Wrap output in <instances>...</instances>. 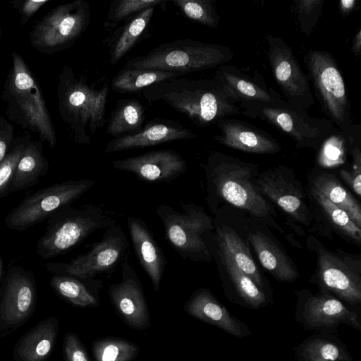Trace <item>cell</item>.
Listing matches in <instances>:
<instances>
[{"instance_id": "cell-40", "label": "cell", "mask_w": 361, "mask_h": 361, "mask_svg": "<svg viewBox=\"0 0 361 361\" xmlns=\"http://www.w3.org/2000/svg\"><path fill=\"white\" fill-rule=\"evenodd\" d=\"M165 3L163 0H114L108 10L104 27L106 30L114 29L119 23L132 16L151 7H157Z\"/></svg>"}, {"instance_id": "cell-3", "label": "cell", "mask_w": 361, "mask_h": 361, "mask_svg": "<svg viewBox=\"0 0 361 361\" xmlns=\"http://www.w3.org/2000/svg\"><path fill=\"white\" fill-rule=\"evenodd\" d=\"M11 58L1 94L7 106L6 118L22 130L35 133L54 148L56 134L37 78L18 53L13 51Z\"/></svg>"}, {"instance_id": "cell-33", "label": "cell", "mask_w": 361, "mask_h": 361, "mask_svg": "<svg viewBox=\"0 0 361 361\" xmlns=\"http://www.w3.org/2000/svg\"><path fill=\"white\" fill-rule=\"evenodd\" d=\"M42 141L28 139L18 161L11 182V188L24 190L38 181L48 169V163L42 153Z\"/></svg>"}, {"instance_id": "cell-6", "label": "cell", "mask_w": 361, "mask_h": 361, "mask_svg": "<svg viewBox=\"0 0 361 361\" xmlns=\"http://www.w3.org/2000/svg\"><path fill=\"white\" fill-rule=\"evenodd\" d=\"M117 223L115 212L102 203L63 208L57 212L39 240L37 252L44 259L53 258L75 247L94 231Z\"/></svg>"}, {"instance_id": "cell-21", "label": "cell", "mask_w": 361, "mask_h": 361, "mask_svg": "<svg viewBox=\"0 0 361 361\" xmlns=\"http://www.w3.org/2000/svg\"><path fill=\"white\" fill-rule=\"evenodd\" d=\"M195 137V133L179 122L155 118L148 121L136 133L114 137L109 140L106 145L104 153L144 148L177 140H190Z\"/></svg>"}, {"instance_id": "cell-31", "label": "cell", "mask_w": 361, "mask_h": 361, "mask_svg": "<svg viewBox=\"0 0 361 361\" xmlns=\"http://www.w3.org/2000/svg\"><path fill=\"white\" fill-rule=\"evenodd\" d=\"M309 185L344 211L350 219L361 228L360 202L335 175L328 172L319 173L310 179Z\"/></svg>"}, {"instance_id": "cell-25", "label": "cell", "mask_w": 361, "mask_h": 361, "mask_svg": "<svg viewBox=\"0 0 361 361\" xmlns=\"http://www.w3.org/2000/svg\"><path fill=\"white\" fill-rule=\"evenodd\" d=\"M214 229L209 240L224 251L233 263L247 275L261 290L267 293L268 286L257 266L247 243L238 233L216 219Z\"/></svg>"}, {"instance_id": "cell-14", "label": "cell", "mask_w": 361, "mask_h": 361, "mask_svg": "<svg viewBox=\"0 0 361 361\" xmlns=\"http://www.w3.org/2000/svg\"><path fill=\"white\" fill-rule=\"evenodd\" d=\"M257 185L262 195L286 214L289 223L311 225L314 216L306 191L292 169L280 165L259 173Z\"/></svg>"}, {"instance_id": "cell-10", "label": "cell", "mask_w": 361, "mask_h": 361, "mask_svg": "<svg viewBox=\"0 0 361 361\" xmlns=\"http://www.w3.org/2000/svg\"><path fill=\"white\" fill-rule=\"evenodd\" d=\"M303 60L322 110L341 133L347 132L353 126L351 105L335 59L327 51L310 49Z\"/></svg>"}, {"instance_id": "cell-15", "label": "cell", "mask_w": 361, "mask_h": 361, "mask_svg": "<svg viewBox=\"0 0 361 361\" xmlns=\"http://www.w3.org/2000/svg\"><path fill=\"white\" fill-rule=\"evenodd\" d=\"M267 56L274 80L291 106L304 110L314 102L307 74L284 39L271 34L266 35Z\"/></svg>"}, {"instance_id": "cell-28", "label": "cell", "mask_w": 361, "mask_h": 361, "mask_svg": "<svg viewBox=\"0 0 361 361\" xmlns=\"http://www.w3.org/2000/svg\"><path fill=\"white\" fill-rule=\"evenodd\" d=\"M34 300L35 289L32 281L19 272L11 274L2 302V319L8 324L21 322L30 313Z\"/></svg>"}, {"instance_id": "cell-44", "label": "cell", "mask_w": 361, "mask_h": 361, "mask_svg": "<svg viewBox=\"0 0 361 361\" xmlns=\"http://www.w3.org/2000/svg\"><path fill=\"white\" fill-rule=\"evenodd\" d=\"M64 351L66 361H90L88 355L78 337L68 334L66 336Z\"/></svg>"}, {"instance_id": "cell-4", "label": "cell", "mask_w": 361, "mask_h": 361, "mask_svg": "<svg viewBox=\"0 0 361 361\" xmlns=\"http://www.w3.org/2000/svg\"><path fill=\"white\" fill-rule=\"evenodd\" d=\"M109 86L90 85L85 75L77 76L64 66L58 76L57 99L59 115L73 140L88 145L91 137L104 126Z\"/></svg>"}, {"instance_id": "cell-12", "label": "cell", "mask_w": 361, "mask_h": 361, "mask_svg": "<svg viewBox=\"0 0 361 361\" xmlns=\"http://www.w3.org/2000/svg\"><path fill=\"white\" fill-rule=\"evenodd\" d=\"M94 184L91 179L71 180L33 192L6 216L5 224L12 230H24L69 207Z\"/></svg>"}, {"instance_id": "cell-1", "label": "cell", "mask_w": 361, "mask_h": 361, "mask_svg": "<svg viewBox=\"0 0 361 361\" xmlns=\"http://www.w3.org/2000/svg\"><path fill=\"white\" fill-rule=\"evenodd\" d=\"M203 168L207 185L206 202L213 214H216L220 203L226 202L247 212L262 226L286 235L276 221L274 206L262 195L257 185L259 164L214 151Z\"/></svg>"}, {"instance_id": "cell-47", "label": "cell", "mask_w": 361, "mask_h": 361, "mask_svg": "<svg viewBox=\"0 0 361 361\" xmlns=\"http://www.w3.org/2000/svg\"><path fill=\"white\" fill-rule=\"evenodd\" d=\"M356 0H341L339 1V11L343 18H345L353 11L357 4Z\"/></svg>"}, {"instance_id": "cell-29", "label": "cell", "mask_w": 361, "mask_h": 361, "mask_svg": "<svg viewBox=\"0 0 361 361\" xmlns=\"http://www.w3.org/2000/svg\"><path fill=\"white\" fill-rule=\"evenodd\" d=\"M313 216L322 215L323 219L338 234L345 240L361 245V228L348 215L323 194L309 185L305 190Z\"/></svg>"}, {"instance_id": "cell-46", "label": "cell", "mask_w": 361, "mask_h": 361, "mask_svg": "<svg viewBox=\"0 0 361 361\" xmlns=\"http://www.w3.org/2000/svg\"><path fill=\"white\" fill-rule=\"evenodd\" d=\"M340 176L359 197L361 195V171L342 169L339 171Z\"/></svg>"}, {"instance_id": "cell-43", "label": "cell", "mask_w": 361, "mask_h": 361, "mask_svg": "<svg viewBox=\"0 0 361 361\" xmlns=\"http://www.w3.org/2000/svg\"><path fill=\"white\" fill-rule=\"evenodd\" d=\"M51 0H13L11 6L20 15L19 23L23 25L38 11L44 4Z\"/></svg>"}, {"instance_id": "cell-38", "label": "cell", "mask_w": 361, "mask_h": 361, "mask_svg": "<svg viewBox=\"0 0 361 361\" xmlns=\"http://www.w3.org/2000/svg\"><path fill=\"white\" fill-rule=\"evenodd\" d=\"M187 18L202 25L216 28L220 16L213 0H172Z\"/></svg>"}, {"instance_id": "cell-13", "label": "cell", "mask_w": 361, "mask_h": 361, "mask_svg": "<svg viewBox=\"0 0 361 361\" xmlns=\"http://www.w3.org/2000/svg\"><path fill=\"white\" fill-rule=\"evenodd\" d=\"M129 243L118 224L105 229L100 240L92 244L86 253L68 262L49 264L58 274L80 278L94 279L98 274L111 275L123 260L129 257Z\"/></svg>"}, {"instance_id": "cell-17", "label": "cell", "mask_w": 361, "mask_h": 361, "mask_svg": "<svg viewBox=\"0 0 361 361\" xmlns=\"http://www.w3.org/2000/svg\"><path fill=\"white\" fill-rule=\"evenodd\" d=\"M121 280L109 287L108 293L116 310L131 328L149 326V317L141 283L128 257L121 263Z\"/></svg>"}, {"instance_id": "cell-7", "label": "cell", "mask_w": 361, "mask_h": 361, "mask_svg": "<svg viewBox=\"0 0 361 361\" xmlns=\"http://www.w3.org/2000/svg\"><path fill=\"white\" fill-rule=\"evenodd\" d=\"M180 211L168 204L159 205L155 213L164 226V238L185 260L209 262L208 240L214 231L213 219L203 207L180 202Z\"/></svg>"}, {"instance_id": "cell-35", "label": "cell", "mask_w": 361, "mask_h": 361, "mask_svg": "<svg viewBox=\"0 0 361 361\" xmlns=\"http://www.w3.org/2000/svg\"><path fill=\"white\" fill-rule=\"evenodd\" d=\"M181 76L179 74L159 70L122 68L111 81V90L117 93H135L158 82Z\"/></svg>"}, {"instance_id": "cell-41", "label": "cell", "mask_w": 361, "mask_h": 361, "mask_svg": "<svg viewBox=\"0 0 361 361\" xmlns=\"http://www.w3.org/2000/svg\"><path fill=\"white\" fill-rule=\"evenodd\" d=\"M325 0H295L290 12L300 32L309 35L314 29L322 12Z\"/></svg>"}, {"instance_id": "cell-22", "label": "cell", "mask_w": 361, "mask_h": 361, "mask_svg": "<svg viewBox=\"0 0 361 361\" xmlns=\"http://www.w3.org/2000/svg\"><path fill=\"white\" fill-rule=\"evenodd\" d=\"M184 310L192 317L215 326L238 338L251 334L248 326L232 315L207 288H202L195 290L185 303Z\"/></svg>"}, {"instance_id": "cell-9", "label": "cell", "mask_w": 361, "mask_h": 361, "mask_svg": "<svg viewBox=\"0 0 361 361\" xmlns=\"http://www.w3.org/2000/svg\"><path fill=\"white\" fill-rule=\"evenodd\" d=\"M310 251L315 253L316 269L311 281L319 291L326 292L342 302L355 305L361 302V259L337 249H326L313 235L307 239Z\"/></svg>"}, {"instance_id": "cell-23", "label": "cell", "mask_w": 361, "mask_h": 361, "mask_svg": "<svg viewBox=\"0 0 361 361\" xmlns=\"http://www.w3.org/2000/svg\"><path fill=\"white\" fill-rule=\"evenodd\" d=\"M127 224L137 259L158 291L167 264L166 256L142 219L128 216Z\"/></svg>"}, {"instance_id": "cell-49", "label": "cell", "mask_w": 361, "mask_h": 361, "mask_svg": "<svg viewBox=\"0 0 361 361\" xmlns=\"http://www.w3.org/2000/svg\"><path fill=\"white\" fill-rule=\"evenodd\" d=\"M1 28L0 26V44H1Z\"/></svg>"}, {"instance_id": "cell-20", "label": "cell", "mask_w": 361, "mask_h": 361, "mask_svg": "<svg viewBox=\"0 0 361 361\" xmlns=\"http://www.w3.org/2000/svg\"><path fill=\"white\" fill-rule=\"evenodd\" d=\"M215 124L221 134L213 139L228 147L262 154H274L281 150V145L271 135L245 121L224 118Z\"/></svg>"}, {"instance_id": "cell-48", "label": "cell", "mask_w": 361, "mask_h": 361, "mask_svg": "<svg viewBox=\"0 0 361 361\" xmlns=\"http://www.w3.org/2000/svg\"><path fill=\"white\" fill-rule=\"evenodd\" d=\"M352 52L355 56L359 57L361 54V28L359 27L356 32L351 47Z\"/></svg>"}, {"instance_id": "cell-5", "label": "cell", "mask_w": 361, "mask_h": 361, "mask_svg": "<svg viewBox=\"0 0 361 361\" xmlns=\"http://www.w3.org/2000/svg\"><path fill=\"white\" fill-rule=\"evenodd\" d=\"M233 57L228 46L178 39L129 59L123 68L159 70L183 75L224 65Z\"/></svg>"}, {"instance_id": "cell-36", "label": "cell", "mask_w": 361, "mask_h": 361, "mask_svg": "<svg viewBox=\"0 0 361 361\" xmlns=\"http://www.w3.org/2000/svg\"><path fill=\"white\" fill-rule=\"evenodd\" d=\"M57 327L54 322L39 325L27 334L18 347V355L23 361H42L51 352Z\"/></svg>"}, {"instance_id": "cell-11", "label": "cell", "mask_w": 361, "mask_h": 361, "mask_svg": "<svg viewBox=\"0 0 361 361\" xmlns=\"http://www.w3.org/2000/svg\"><path fill=\"white\" fill-rule=\"evenodd\" d=\"M91 10L84 0L58 5L35 21L30 31L31 46L51 55L71 47L87 30Z\"/></svg>"}, {"instance_id": "cell-32", "label": "cell", "mask_w": 361, "mask_h": 361, "mask_svg": "<svg viewBox=\"0 0 361 361\" xmlns=\"http://www.w3.org/2000/svg\"><path fill=\"white\" fill-rule=\"evenodd\" d=\"M297 361H352L345 345L329 334H314L296 348Z\"/></svg>"}, {"instance_id": "cell-16", "label": "cell", "mask_w": 361, "mask_h": 361, "mask_svg": "<svg viewBox=\"0 0 361 361\" xmlns=\"http://www.w3.org/2000/svg\"><path fill=\"white\" fill-rule=\"evenodd\" d=\"M295 320L305 329L322 331L336 328L341 324L361 331L358 315L331 294L308 290L296 292Z\"/></svg>"}, {"instance_id": "cell-26", "label": "cell", "mask_w": 361, "mask_h": 361, "mask_svg": "<svg viewBox=\"0 0 361 361\" xmlns=\"http://www.w3.org/2000/svg\"><path fill=\"white\" fill-rule=\"evenodd\" d=\"M247 240L252 245L262 266L280 282H293L299 271L286 252L262 231L250 232Z\"/></svg>"}, {"instance_id": "cell-19", "label": "cell", "mask_w": 361, "mask_h": 361, "mask_svg": "<svg viewBox=\"0 0 361 361\" xmlns=\"http://www.w3.org/2000/svg\"><path fill=\"white\" fill-rule=\"evenodd\" d=\"M212 258L216 262L225 294L234 303L258 309L270 302V297L261 290L247 275L239 270L229 257L208 241Z\"/></svg>"}, {"instance_id": "cell-2", "label": "cell", "mask_w": 361, "mask_h": 361, "mask_svg": "<svg viewBox=\"0 0 361 361\" xmlns=\"http://www.w3.org/2000/svg\"><path fill=\"white\" fill-rule=\"evenodd\" d=\"M142 92L148 102L163 101L200 127L241 114L236 101L213 78L192 79L179 76L154 84Z\"/></svg>"}, {"instance_id": "cell-37", "label": "cell", "mask_w": 361, "mask_h": 361, "mask_svg": "<svg viewBox=\"0 0 361 361\" xmlns=\"http://www.w3.org/2000/svg\"><path fill=\"white\" fill-rule=\"evenodd\" d=\"M95 361H131L138 354L139 347L118 338H104L92 345Z\"/></svg>"}, {"instance_id": "cell-45", "label": "cell", "mask_w": 361, "mask_h": 361, "mask_svg": "<svg viewBox=\"0 0 361 361\" xmlns=\"http://www.w3.org/2000/svg\"><path fill=\"white\" fill-rule=\"evenodd\" d=\"M14 139L13 125L4 116L0 115V162L8 154Z\"/></svg>"}, {"instance_id": "cell-18", "label": "cell", "mask_w": 361, "mask_h": 361, "mask_svg": "<svg viewBox=\"0 0 361 361\" xmlns=\"http://www.w3.org/2000/svg\"><path fill=\"white\" fill-rule=\"evenodd\" d=\"M114 169L133 173L137 178L151 183H169L185 173V159L171 149H160L114 160Z\"/></svg>"}, {"instance_id": "cell-34", "label": "cell", "mask_w": 361, "mask_h": 361, "mask_svg": "<svg viewBox=\"0 0 361 361\" xmlns=\"http://www.w3.org/2000/svg\"><path fill=\"white\" fill-rule=\"evenodd\" d=\"M145 120V109L138 99L118 100L109 116L106 133L114 138L136 133L142 128Z\"/></svg>"}, {"instance_id": "cell-50", "label": "cell", "mask_w": 361, "mask_h": 361, "mask_svg": "<svg viewBox=\"0 0 361 361\" xmlns=\"http://www.w3.org/2000/svg\"><path fill=\"white\" fill-rule=\"evenodd\" d=\"M1 261H0V277H1Z\"/></svg>"}, {"instance_id": "cell-24", "label": "cell", "mask_w": 361, "mask_h": 361, "mask_svg": "<svg viewBox=\"0 0 361 361\" xmlns=\"http://www.w3.org/2000/svg\"><path fill=\"white\" fill-rule=\"evenodd\" d=\"M213 78L238 104L250 102H273L281 95L268 87L259 75L252 76L233 66L221 65Z\"/></svg>"}, {"instance_id": "cell-39", "label": "cell", "mask_w": 361, "mask_h": 361, "mask_svg": "<svg viewBox=\"0 0 361 361\" xmlns=\"http://www.w3.org/2000/svg\"><path fill=\"white\" fill-rule=\"evenodd\" d=\"M318 149L317 163L323 169L336 168L346 161L348 151L346 139L340 130L325 139Z\"/></svg>"}, {"instance_id": "cell-42", "label": "cell", "mask_w": 361, "mask_h": 361, "mask_svg": "<svg viewBox=\"0 0 361 361\" xmlns=\"http://www.w3.org/2000/svg\"><path fill=\"white\" fill-rule=\"evenodd\" d=\"M29 138L27 133L16 137L8 154L0 162V195L11 185L16 168Z\"/></svg>"}, {"instance_id": "cell-27", "label": "cell", "mask_w": 361, "mask_h": 361, "mask_svg": "<svg viewBox=\"0 0 361 361\" xmlns=\"http://www.w3.org/2000/svg\"><path fill=\"white\" fill-rule=\"evenodd\" d=\"M154 9L155 7L146 8L126 19L121 26L104 39L111 66L117 64L138 42L149 25Z\"/></svg>"}, {"instance_id": "cell-8", "label": "cell", "mask_w": 361, "mask_h": 361, "mask_svg": "<svg viewBox=\"0 0 361 361\" xmlns=\"http://www.w3.org/2000/svg\"><path fill=\"white\" fill-rule=\"evenodd\" d=\"M238 105L245 116L260 118L290 136L297 148L318 149L325 139L338 130L328 118L311 116L307 110L291 106L281 97L273 102Z\"/></svg>"}, {"instance_id": "cell-30", "label": "cell", "mask_w": 361, "mask_h": 361, "mask_svg": "<svg viewBox=\"0 0 361 361\" xmlns=\"http://www.w3.org/2000/svg\"><path fill=\"white\" fill-rule=\"evenodd\" d=\"M51 284L61 297L75 306L92 307L99 304V280L59 275L52 277Z\"/></svg>"}]
</instances>
